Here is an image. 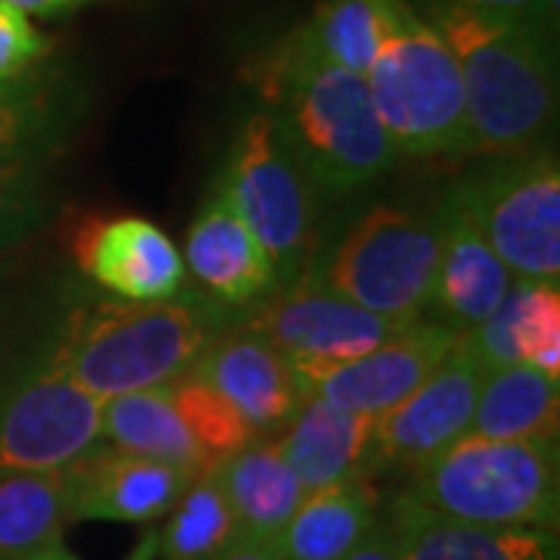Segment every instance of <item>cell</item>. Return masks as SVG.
I'll return each instance as SVG.
<instances>
[{
  "mask_svg": "<svg viewBox=\"0 0 560 560\" xmlns=\"http://www.w3.org/2000/svg\"><path fill=\"white\" fill-rule=\"evenodd\" d=\"M237 308L212 296L160 302L103 300L75 308L40 364L94 401L156 389L194 371L234 327Z\"/></svg>",
  "mask_w": 560,
  "mask_h": 560,
  "instance_id": "obj_1",
  "label": "cell"
},
{
  "mask_svg": "<svg viewBox=\"0 0 560 560\" xmlns=\"http://www.w3.org/2000/svg\"><path fill=\"white\" fill-rule=\"evenodd\" d=\"M423 20L458 62L470 153L501 160L539 150L558 116L555 28L460 7H423Z\"/></svg>",
  "mask_w": 560,
  "mask_h": 560,
  "instance_id": "obj_2",
  "label": "cell"
},
{
  "mask_svg": "<svg viewBox=\"0 0 560 560\" xmlns=\"http://www.w3.org/2000/svg\"><path fill=\"white\" fill-rule=\"evenodd\" d=\"M256 81L318 190H359L396 162L364 79L312 57L293 35L265 57Z\"/></svg>",
  "mask_w": 560,
  "mask_h": 560,
  "instance_id": "obj_3",
  "label": "cell"
},
{
  "mask_svg": "<svg viewBox=\"0 0 560 560\" xmlns=\"http://www.w3.org/2000/svg\"><path fill=\"white\" fill-rule=\"evenodd\" d=\"M445 521L486 529H558V440H489L464 433L418 464L401 492Z\"/></svg>",
  "mask_w": 560,
  "mask_h": 560,
  "instance_id": "obj_4",
  "label": "cell"
},
{
  "mask_svg": "<svg viewBox=\"0 0 560 560\" xmlns=\"http://www.w3.org/2000/svg\"><path fill=\"white\" fill-rule=\"evenodd\" d=\"M364 84L396 156L430 160L470 153L458 62L440 32L408 0L383 10L381 50Z\"/></svg>",
  "mask_w": 560,
  "mask_h": 560,
  "instance_id": "obj_5",
  "label": "cell"
},
{
  "mask_svg": "<svg viewBox=\"0 0 560 560\" xmlns=\"http://www.w3.org/2000/svg\"><path fill=\"white\" fill-rule=\"evenodd\" d=\"M219 190L275 261L278 290L290 287L305 271L318 187L268 109L241 125Z\"/></svg>",
  "mask_w": 560,
  "mask_h": 560,
  "instance_id": "obj_6",
  "label": "cell"
},
{
  "mask_svg": "<svg viewBox=\"0 0 560 560\" xmlns=\"http://www.w3.org/2000/svg\"><path fill=\"white\" fill-rule=\"evenodd\" d=\"M440 259V219L377 206L337 243L318 275L342 300L396 324L423 318L433 300Z\"/></svg>",
  "mask_w": 560,
  "mask_h": 560,
  "instance_id": "obj_7",
  "label": "cell"
},
{
  "mask_svg": "<svg viewBox=\"0 0 560 560\" xmlns=\"http://www.w3.org/2000/svg\"><path fill=\"white\" fill-rule=\"evenodd\" d=\"M452 200L514 278H560V165L555 153L501 156L460 180Z\"/></svg>",
  "mask_w": 560,
  "mask_h": 560,
  "instance_id": "obj_8",
  "label": "cell"
},
{
  "mask_svg": "<svg viewBox=\"0 0 560 560\" xmlns=\"http://www.w3.org/2000/svg\"><path fill=\"white\" fill-rule=\"evenodd\" d=\"M241 324L278 346L293 371L359 359L408 327L342 300L315 271H302L290 287H280L275 300H261Z\"/></svg>",
  "mask_w": 560,
  "mask_h": 560,
  "instance_id": "obj_9",
  "label": "cell"
},
{
  "mask_svg": "<svg viewBox=\"0 0 560 560\" xmlns=\"http://www.w3.org/2000/svg\"><path fill=\"white\" fill-rule=\"evenodd\" d=\"M101 440V401L35 364L0 386V480L60 470Z\"/></svg>",
  "mask_w": 560,
  "mask_h": 560,
  "instance_id": "obj_10",
  "label": "cell"
},
{
  "mask_svg": "<svg viewBox=\"0 0 560 560\" xmlns=\"http://www.w3.org/2000/svg\"><path fill=\"white\" fill-rule=\"evenodd\" d=\"M458 330L442 320H415L359 359L296 371L302 393L381 418L408 399L452 352Z\"/></svg>",
  "mask_w": 560,
  "mask_h": 560,
  "instance_id": "obj_11",
  "label": "cell"
},
{
  "mask_svg": "<svg viewBox=\"0 0 560 560\" xmlns=\"http://www.w3.org/2000/svg\"><path fill=\"white\" fill-rule=\"evenodd\" d=\"M482 374L486 371L480 361L455 340L440 368L408 399L374 418L371 464L377 458L415 470L418 464L440 455L442 448L470 433Z\"/></svg>",
  "mask_w": 560,
  "mask_h": 560,
  "instance_id": "obj_12",
  "label": "cell"
},
{
  "mask_svg": "<svg viewBox=\"0 0 560 560\" xmlns=\"http://www.w3.org/2000/svg\"><path fill=\"white\" fill-rule=\"evenodd\" d=\"M69 492V523H143L162 521L194 474L165 460L140 458L116 445H94L62 467Z\"/></svg>",
  "mask_w": 560,
  "mask_h": 560,
  "instance_id": "obj_13",
  "label": "cell"
},
{
  "mask_svg": "<svg viewBox=\"0 0 560 560\" xmlns=\"http://www.w3.org/2000/svg\"><path fill=\"white\" fill-rule=\"evenodd\" d=\"M84 278L116 300L160 302L184 293L187 268L172 237L140 215L84 221L72 241Z\"/></svg>",
  "mask_w": 560,
  "mask_h": 560,
  "instance_id": "obj_14",
  "label": "cell"
},
{
  "mask_svg": "<svg viewBox=\"0 0 560 560\" xmlns=\"http://www.w3.org/2000/svg\"><path fill=\"white\" fill-rule=\"evenodd\" d=\"M194 374L231 401L259 440L287 430L305 399L290 359L243 324L202 352Z\"/></svg>",
  "mask_w": 560,
  "mask_h": 560,
  "instance_id": "obj_15",
  "label": "cell"
},
{
  "mask_svg": "<svg viewBox=\"0 0 560 560\" xmlns=\"http://www.w3.org/2000/svg\"><path fill=\"white\" fill-rule=\"evenodd\" d=\"M180 256L206 296L228 308L256 305L278 290L275 261L221 190L202 202Z\"/></svg>",
  "mask_w": 560,
  "mask_h": 560,
  "instance_id": "obj_16",
  "label": "cell"
},
{
  "mask_svg": "<svg viewBox=\"0 0 560 560\" xmlns=\"http://www.w3.org/2000/svg\"><path fill=\"white\" fill-rule=\"evenodd\" d=\"M458 342L480 361L482 371L529 364L560 377V287L558 280L514 278L501 305Z\"/></svg>",
  "mask_w": 560,
  "mask_h": 560,
  "instance_id": "obj_17",
  "label": "cell"
},
{
  "mask_svg": "<svg viewBox=\"0 0 560 560\" xmlns=\"http://www.w3.org/2000/svg\"><path fill=\"white\" fill-rule=\"evenodd\" d=\"M440 219V259H436V280H433V300L442 324L455 330H470L486 320L511 290L514 275L504 268V261L489 249L480 231L460 212L452 194L436 209Z\"/></svg>",
  "mask_w": 560,
  "mask_h": 560,
  "instance_id": "obj_18",
  "label": "cell"
},
{
  "mask_svg": "<svg viewBox=\"0 0 560 560\" xmlns=\"http://www.w3.org/2000/svg\"><path fill=\"white\" fill-rule=\"evenodd\" d=\"M278 448L305 495L355 474L371 477L374 418L320 396H305Z\"/></svg>",
  "mask_w": 560,
  "mask_h": 560,
  "instance_id": "obj_19",
  "label": "cell"
},
{
  "mask_svg": "<svg viewBox=\"0 0 560 560\" xmlns=\"http://www.w3.org/2000/svg\"><path fill=\"white\" fill-rule=\"evenodd\" d=\"M399 536V560H558L551 529H486L445 521L396 495L386 508Z\"/></svg>",
  "mask_w": 560,
  "mask_h": 560,
  "instance_id": "obj_20",
  "label": "cell"
},
{
  "mask_svg": "<svg viewBox=\"0 0 560 560\" xmlns=\"http://www.w3.org/2000/svg\"><path fill=\"white\" fill-rule=\"evenodd\" d=\"M81 91L72 75L44 62L22 79L0 84V168L47 162L62 135L75 125Z\"/></svg>",
  "mask_w": 560,
  "mask_h": 560,
  "instance_id": "obj_21",
  "label": "cell"
},
{
  "mask_svg": "<svg viewBox=\"0 0 560 560\" xmlns=\"http://www.w3.org/2000/svg\"><path fill=\"white\" fill-rule=\"evenodd\" d=\"M381 495L368 474L308 492L280 529L283 560H342L381 517Z\"/></svg>",
  "mask_w": 560,
  "mask_h": 560,
  "instance_id": "obj_22",
  "label": "cell"
},
{
  "mask_svg": "<svg viewBox=\"0 0 560 560\" xmlns=\"http://www.w3.org/2000/svg\"><path fill=\"white\" fill-rule=\"evenodd\" d=\"M215 474L243 539L275 541L305 499V489L280 455L278 442L243 445L215 464Z\"/></svg>",
  "mask_w": 560,
  "mask_h": 560,
  "instance_id": "obj_23",
  "label": "cell"
},
{
  "mask_svg": "<svg viewBox=\"0 0 560 560\" xmlns=\"http://www.w3.org/2000/svg\"><path fill=\"white\" fill-rule=\"evenodd\" d=\"M558 381L529 364L486 371L470 433L489 440H558Z\"/></svg>",
  "mask_w": 560,
  "mask_h": 560,
  "instance_id": "obj_24",
  "label": "cell"
},
{
  "mask_svg": "<svg viewBox=\"0 0 560 560\" xmlns=\"http://www.w3.org/2000/svg\"><path fill=\"white\" fill-rule=\"evenodd\" d=\"M101 440L140 458L175 464L194 477L215 467L190 436L165 386L101 401Z\"/></svg>",
  "mask_w": 560,
  "mask_h": 560,
  "instance_id": "obj_25",
  "label": "cell"
},
{
  "mask_svg": "<svg viewBox=\"0 0 560 560\" xmlns=\"http://www.w3.org/2000/svg\"><path fill=\"white\" fill-rule=\"evenodd\" d=\"M66 523L69 492L62 467L0 480V560L22 558L62 539Z\"/></svg>",
  "mask_w": 560,
  "mask_h": 560,
  "instance_id": "obj_26",
  "label": "cell"
},
{
  "mask_svg": "<svg viewBox=\"0 0 560 560\" xmlns=\"http://www.w3.org/2000/svg\"><path fill=\"white\" fill-rule=\"evenodd\" d=\"M293 40L312 57L364 79L381 50L383 10L374 0H320Z\"/></svg>",
  "mask_w": 560,
  "mask_h": 560,
  "instance_id": "obj_27",
  "label": "cell"
},
{
  "mask_svg": "<svg viewBox=\"0 0 560 560\" xmlns=\"http://www.w3.org/2000/svg\"><path fill=\"white\" fill-rule=\"evenodd\" d=\"M160 529L162 560H215L237 539V521L215 467L197 474Z\"/></svg>",
  "mask_w": 560,
  "mask_h": 560,
  "instance_id": "obj_28",
  "label": "cell"
},
{
  "mask_svg": "<svg viewBox=\"0 0 560 560\" xmlns=\"http://www.w3.org/2000/svg\"><path fill=\"white\" fill-rule=\"evenodd\" d=\"M172 405L187 423L190 436L197 440L206 458L219 464L228 455L241 452L243 445L256 442V430L241 418V411L231 401L219 396L206 381H200L194 371L180 374L178 381L165 383Z\"/></svg>",
  "mask_w": 560,
  "mask_h": 560,
  "instance_id": "obj_29",
  "label": "cell"
},
{
  "mask_svg": "<svg viewBox=\"0 0 560 560\" xmlns=\"http://www.w3.org/2000/svg\"><path fill=\"white\" fill-rule=\"evenodd\" d=\"M44 162L0 168V249L25 237L44 215Z\"/></svg>",
  "mask_w": 560,
  "mask_h": 560,
  "instance_id": "obj_30",
  "label": "cell"
},
{
  "mask_svg": "<svg viewBox=\"0 0 560 560\" xmlns=\"http://www.w3.org/2000/svg\"><path fill=\"white\" fill-rule=\"evenodd\" d=\"M50 38L38 32L32 16L0 0V84L22 79L47 60Z\"/></svg>",
  "mask_w": 560,
  "mask_h": 560,
  "instance_id": "obj_31",
  "label": "cell"
},
{
  "mask_svg": "<svg viewBox=\"0 0 560 560\" xmlns=\"http://www.w3.org/2000/svg\"><path fill=\"white\" fill-rule=\"evenodd\" d=\"M560 0H423V7H460L486 16H504V20L536 22L555 28Z\"/></svg>",
  "mask_w": 560,
  "mask_h": 560,
  "instance_id": "obj_32",
  "label": "cell"
},
{
  "mask_svg": "<svg viewBox=\"0 0 560 560\" xmlns=\"http://www.w3.org/2000/svg\"><path fill=\"white\" fill-rule=\"evenodd\" d=\"M342 560H399V536L389 514H381L368 529V536Z\"/></svg>",
  "mask_w": 560,
  "mask_h": 560,
  "instance_id": "obj_33",
  "label": "cell"
},
{
  "mask_svg": "<svg viewBox=\"0 0 560 560\" xmlns=\"http://www.w3.org/2000/svg\"><path fill=\"white\" fill-rule=\"evenodd\" d=\"M156 558H160V529H156V526H150V529L140 536L138 545H135V551H131L125 560H156ZM7 560H81V558H75V555L62 545V539H54L50 545L38 548V551H28V555H22V558H7Z\"/></svg>",
  "mask_w": 560,
  "mask_h": 560,
  "instance_id": "obj_34",
  "label": "cell"
},
{
  "mask_svg": "<svg viewBox=\"0 0 560 560\" xmlns=\"http://www.w3.org/2000/svg\"><path fill=\"white\" fill-rule=\"evenodd\" d=\"M215 560H283L278 551V541H261V539H237L231 541Z\"/></svg>",
  "mask_w": 560,
  "mask_h": 560,
  "instance_id": "obj_35",
  "label": "cell"
},
{
  "mask_svg": "<svg viewBox=\"0 0 560 560\" xmlns=\"http://www.w3.org/2000/svg\"><path fill=\"white\" fill-rule=\"evenodd\" d=\"M10 7L22 10L25 16H40V20H54V16H66L75 13L81 7H88L91 0H3Z\"/></svg>",
  "mask_w": 560,
  "mask_h": 560,
  "instance_id": "obj_36",
  "label": "cell"
},
{
  "mask_svg": "<svg viewBox=\"0 0 560 560\" xmlns=\"http://www.w3.org/2000/svg\"><path fill=\"white\" fill-rule=\"evenodd\" d=\"M374 3H377L381 10H386V7H393V3H399V0H374Z\"/></svg>",
  "mask_w": 560,
  "mask_h": 560,
  "instance_id": "obj_37",
  "label": "cell"
}]
</instances>
